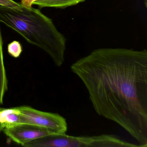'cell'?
<instances>
[{
	"instance_id": "6da1fadb",
	"label": "cell",
	"mask_w": 147,
	"mask_h": 147,
	"mask_svg": "<svg viewBox=\"0 0 147 147\" xmlns=\"http://www.w3.org/2000/svg\"><path fill=\"white\" fill-rule=\"evenodd\" d=\"M95 112L147 147V51L100 48L72 63Z\"/></svg>"
},
{
	"instance_id": "7a4b0ae2",
	"label": "cell",
	"mask_w": 147,
	"mask_h": 147,
	"mask_svg": "<svg viewBox=\"0 0 147 147\" xmlns=\"http://www.w3.org/2000/svg\"><path fill=\"white\" fill-rule=\"evenodd\" d=\"M0 22L17 32L28 42L48 54L57 67L65 61L66 39L52 20L38 9L0 6Z\"/></svg>"
},
{
	"instance_id": "3957f363",
	"label": "cell",
	"mask_w": 147,
	"mask_h": 147,
	"mask_svg": "<svg viewBox=\"0 0 147 147\" xmlns=\"http://www.w3.org/2000/svg\"><path fill=\"white\" fill-rule=\"evenodd\" d=\"M25 147H140L112 134L94 136L51 135L29 142Z\"/></svg>"
},
{
	"instance_id": "277c9868",
	"label": "cell",
	"mask_w": 147,
	"mask_h": 147,
	"mask_svg": "<svg viewBox=\"0 0 147 147\" xmlns=\"http://www.w3.org/2000/svg\"><path fill=\"white\" fill-rule=\"evenodd\" d=\"M21 124L35 125L59 135H66L67 123L66 119L58 113L42 111L27 106L18 107Z\"/></svg>"
},
{
	"instance_id": "5b68a950",
	"label": "cell",
	"mask_w": 147,
	"mask_h": 147,
	"mask_svg": "<svg viewBox=\"0 0 147 147\" xmlns=\"http://www.w3.org/2000/svg\"><path fill=\"white\" fill-rule=\"evenodd\" d=\"M2 131L12 141L22 146L39 138L49 135H56L45 129L26 124L6 127Z\"/></svg>"
},
{
	"instance_id": "8992f818",
	"label": "cell",
	"mask_w": 147,
	"mask_h": 147,
	"mask_svg": "<svg viewBox=\"0 0 147 147\" xmlns=\"http://www.w3.org/2000/svg\"><path fill=\"white\" fill-rule=\"evenodd\" d=\"M20 124L21 117L18 107L10 108L0 107V125L3 129Z\"/></svg>"
},
{
	"instance_id": "52a82bcc",
	"label": "cell",
	"mask_w": 147,
	"mask_h": 147,
	"mask_svg": "<svg viewBox=\"0 0 147 147\" xmlns=\"http://www.w3.org/2000/svg\"><path fill=\"white\" fill-rule=\"evenodd\" d=\"M7 79L4 64L3 40L0 29V105L3 103L4 96L7 90Z\"/></svg>"
},
{
	"instance_id": "ba28073f",
	"label": "cell",
	"mask_w": 147,
	"mask_h": 147,
	"mask_svg": "<svg viewBox=\"0 0 147 147\" xmlns=\"http://www.w3.org/2000/svg\"><path fill=\"white\" fill-rule=\"evenodd\" d=\"M86 0H37L33 5L43 7H55L64 8L78 5Z\"/></svg>"
},
{
	"instance_id": "9c48e42d",
	"label": "cell",
	"mask_w": 147,
	"mask_h": 147,
	"mask_svg": "<svg viewBox=\"0 0 147 147\" xmlns=\"http://www.w3.org/2000/svg\"><path fill=\"white\" fill-rule=\"evenodd\" d=\"M7 51L11 56L14 58H18L21 55L23 49L20 43L18 41H14L8 45Z\"/></svg>"
},
{
	"instance_id": "30bf717a",
	"label": "cell",
	"mask_w": 147,
	"mask_h": 147,
	"mask_svg": "<svg viewBox=\"0 0 147 147\" xmlns=\"http://www.w3.org/2000/svg\"><path fill=\"white\" fill-rule=\"evenodd\" d=\"M0 6L11 8L20 9L21 5L13 0H0Z\"/></svg>"
},
{
	"instance_id": "8fae6325",
	"label": "cell",
	"mask_w": 147,
	"mask_h": 147,
	"mask_svg": "<svg viewBox=\"0 0 147 147\" xmlns=\"http://www.w3.org/2000/svg\"><path fill=\"white\" fill-rule=\"evenodd\" d=\"M37 0H21L20 4L22 6L27 8H31L33 3Z\"/></svg>"
},
{
	"instance_id": "7c38bea8",
	"label": "cell",
	"mask_w": 147,
	"mask_h": 147,
	"mask_svg": "<svg viewBox=\"0 0 147 147\" xmlns=\"http://www.w3.org/2000/svg\"><path fill=\"white\" fill-rule=\"evenodd\" d=\"M144 1H145V6L147 7V0H144Z\"/></svg>"
},
{
	"instance_id": "4fadbf2b",
	"label": "cell",
	"mask_w": 147,
	"mask_h": 147,
	"mask_svg": "<svg viewBox=\"0 0 147 147\" xmlns=\"http://www.w3.org/2000/svg\"><path fill=\"white\" fill-rule=\"evenodd\" d=\"M3 128H2V127H1V125H0V131H2V130H3Z\"/></svg>"
}]
</instances>
